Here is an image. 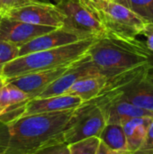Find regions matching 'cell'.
Segmentation results:
<instances>
[{
  "mask_svg": "<svg viewBox=\"0 0 153 154\" xmlns=\"http://www.w3.org/2000/svg\"><path fill=\"white\" fill-rule=\"evenodd\" d=\"M76 1H78V2H79V3H81V4H83L84 5H86V6H87V7H89V8H91V9H94L93 6H92V2H93V0H76Z\"/></svg>",
  "mask_w": 153,
  "mask_h": 154,
  "instance_id": "cell-25",
  "label": "cell"
},
{
  "mask_svg": "<svg viewBox=\"0 0 153 154\" xmlns=\"http://www.w3.org/2000/svg\"><path fill=\"white\" fill-rule=\"evenodd\" d=\"M128 7L147 23H153V0H115Z\"/></svg>",
  "mask_w": 153,
  "mask_h": 154,
  "instance_id": "cell-17",
  "label": "cell"
},
{
  "mask_svg": "<svg viewBox=\"0 0 153 154\" xmlns=\"http://www.w3.org/2000/svg\"><path fill=\"white\" fill-rule=\"evenodd\" d=\"M99 74L94 67L90 58L86 53L77 61L73 62L69 69L55 81L49 85L36 97H49L65 95L69 88L79 79L89 75Z\"/></svg>",
  "mask_w": 153,
  "mask_h": 154,
  "instance_id": "cell-10",
  "label": "cell"
},
{
  "mask_svg": "<svg viewBox=\"0 0 153 154\" xmlns=\"http://www.w3.org/2000/svg\"><path fill=\"white\" fill-rule=\"evenodd\" d=\"M6 82V80L0 75V84H3V83H5Z\"/></svg>",
  "mask_w": 153,
  "mask_h": 154,
  "instance_id": "cell-27",
  "label": "cell"
},
{
  "mask_svg": "<svg viewBox=\"0 0 153 154\" xmlns=\"http://www.w3.org/2000/svg\"><path fill=\"white\" fill-rule=\"evenodd\" d=\"M152 73H153V70H152Z\"/></svg>",
  "mask_w": 153,
  "mask_h": 154,
  "instance_id": "cell-29",
  "label": "cell"
},
{
  "mask_svg": "<svg viewBox=\"0 0 153 154\" xmlns=\"http://www.w3.org/2000/svg\"><path fill=\"white\" fill-rule=\"evenodd\" d=\"M142 35H143L146 39L145 41L146 47L153 54V23H147L144 30L142 31Z\"/></svg>",
  "mask_w": 153,
  "mask_h": 154,
  "instance_id": "cell-23",
  "label": "cell"
},
{
  "mask_svg": "<svg viewBox=\"0 0 153 154\" xmlns=\"http://www.w3.org/2000/svg\"><path fill=\"white\" fill-rule=\"evenodd\" d=\"M91 101L100 107L106 124L122 125L132 118L153 116L152 112L138 107L126 100L107 93H101Z\"/></svg>",
  "mask_w": 153,
  "mask_h": 154,
  "instance_id": "cell-9",
  "label": "cell"
},
{
  "mask_svg": "<svg viewBox=\"0 0 153 154\" xmlns=\"http://www.w3.org/2000/svg\"><path fill=\"white\" fill-rule=\"evenodd\" d=\"M0 14H2V13H1V11H0Z\"/></svg>",
  "mask_w": 153,
  "mask_h": 154,
  "instance_id": "cell-28",
  "label": "cell"
},
{
  "mask_svg": "<svg viewBox=\"0 0 153 154\" xmlns=\"http://www.w3.org/2000/svg\"><path fill=\"white\" fill-rule=\"evenodd\" d=\"M31 3L30 0H0V11L2 14L8 10L17 8Z\"/></svg>",
  "mask_w": 153,
  "mask_h": 154,
  "instance_id": "cell-22",
  "label": "cell"
},
{
  "mask_svg": "<svg viewBox=\"0 0 153 154\" xmlns=\"http://www.w3.org/2000/svg\"><path fill=\"white\" fill-rule=\"evenodd\" d=\"M3 15L21 22L60 28L63 26L65 16L52 3L31 2L23 6L6 11Z\"/></svg>",
  "mask_w": 153,
  "mask_h": 154,
  "instance_id": "cell-8",
  "label": "cell"
},
{
  "mask_svg": "<svg viewBox=\"0 0 153 154\" xmlns=\"http://www.w3.org/2000/svg\"><path fill=\"white\" fill-rule=\"evenodd\" d=\"M153 117V116H152ZM152 117H135L122 125L127 143V151L134 152L143 142Z\"/></svg>",
  "mask_w": 153,
  "mask_h": 154,
  "instance_id": "cell-15",
  "label": "cell"
},
{
  "mask_svg": "<svg viewBox=\"0 0 153 154\" xmlns=\"http://www.w3.org/2000/svg\"><path fill=\"white\" fill-rule=\"evenodd\" d=\"M131 154H153V117L151 120L143 142L134 152Z\"/></svg>",
  "mask_w": 153,
  "mask_h": 154,
  "instance_id": "cell-21",
  "label": "cell"
},
{
  "mask_svg": "<svg viewBox=\"0 0 153 154\" xmlns=\"http://www.w3.org/2000/svg\"><path fill=\"white\" fill-rule=\"evenodd\" d=\"M92 6L108 33L134 38L142 35L147 24L131 9L115 0H93Z\"/></svg>",
  "mask_w": 153,
  "mask_h": 154,
  "instance_id": "cell-4",
  "label": "cell"
},
{
  "mask_svg": "<svg viewBox=\"0 0 153 154\" xmlns=\"http://www.w3.org/2000/svg\"><path fill=\"white\" fill-rule=\"evenodd\" d=\"M106 125L100 107L93 101L84 102L73 110L63 131V140L69 144L89 137H99Z\"/></svg>",
  "mask_w": 153,
  "mask_h": 154,
  "instance_id": "cell-5",
  "label": "cell"
},
{
  "mask_svg": "<svg viewBox=\"0 0 153 154\" xmlns=\"http://www.w3.org/2000/svg\"><path fill=\"white\" fill-rule=\"evenodd\" d=\"M96 38H88L54 49L32 52L6 63L0 75L7 81L26 74L69 66L84 56Z\"/></svg>",
  "mask_w": 153,
  "mask_h": 154,
  "instance_id": "cell-3",
  "label": "cell"
},
{
  "mask_svg": "<svg viewBox=\"0 0 153 154\" xmlns=\"http://www.w3.org/2000/svg\"><path fill=\"white\" fill-rule=\"evenodd\" d=\"M56 5L65 16L63 27L83 39L98 38L107 33L94 9L76 0H61Z\"/></svg>",
  "mask_w": 153,
  "mask_h": 154,
  "instance_id": "cell-6",
  "label": "cell"
},
{
  "mask_svg": "<svg viewBox=\"0 0 153 154\" xmlns=\"http://www.w3.org/2000/svg\"><path fill=\"white\" fill-rule=\"evenodd\" d=\"M100 140L98 137H89L69 144V154H96Z\"/></svg>",
  "mask_w": 153,
  "mask_h": 154,
  "instance_id": "cell-18",
  "label": "cell"
},
{
  "mask_svg": "<svg viewBox=\"0 0 153 154\" xmlns=\"http://www.w3.org/2000/svg\"><path fill=\"white\" fill-rule=\"evenodd\" d=\"M73 110L0 122V154H32L49 143L63 140V131Z\"/></svg>",
  "mask_w": 153,
  "mask_h": 154,
  "instance_id": "cell-1",
  "label": "cell"
},
{
  "mask_svg": "<svg viewBox=\"0 0 153 154\" xmlns=\"http://www.w3.org/2000/svg\"></svg>",
  "mask_w": 153,
  "mask_h": 154,
  "instance_id": "cell-30",
  "label": "cell"
},
{
  "mask_svg": "<svg viewBox=\"0 0 153 154\" xmlns=\"http://www.w3.org/2000/svg\"><path fill=\"white\" fill-rule=\"evenodd\" d=\"M19 56V47L4 41H0V71L3 67Z\"/></svg>",
  "mask_w": 153,
  "mask_h": 154,
  "instance_id": "cell-19",
  "label": "cell"
},
{
  "mask_svg": "<svg viewBox=\"0 0 153 154\" xmlns=\"http://www.w3.org/2000/svg\"><path fill=\"white\" fill-rule=\"evenodd\" d=\"M69 66L26 74L7 80L6 82H9L19 88L21 90L28 94L31 98H34L40 95L49 85L60 78L69 69Z\"/></svg>",
  "mask_w": 153,
  "mask_h": 154,
  "instance_id": "cell-13",
  "label": "cell"
},
{
  "mask_svg": "<svg viewBox=\"0 0 153 154\" xmlns=\"http://www.w3.org/2000/svg\"><path fill=\"white\" fill-rule=\"evenodd\" d=\"M96 154H131V152H114V151L110 150L107 146H106L100 141V144L98 146L97 152Z\"/></svg>",
  "mask_w": 153,
  "mask_h": 154,
  "instance_id": "cell-24",
  "label": "cell"
},
{
  "mask_svg": "<svg viewBox=\"0 0 153 154\" xmlns=\"http://www.w3.org/2000/svg\"><path fill=\"white\" fill-rule=\"evenodd\" d=\"M32 154H69V144L63 140L45 145Z\"/></svg>",
  "mask_w": 153,
  "mask_h": 154,
  "instance_id": "cell-20",
  "label": "cell"
},
{
  "mask_svg": "<svg viewBox=\"0 0 153 154\" xmlns=\"http://www.w3.org/2000/svg\"><path fill=\"white\" fill-rule=\"evenodd\" d=\"M31 2H42V3H52L54 5H57L61 0H30Z\"/></svg>",
  "mask_w": 153,
  "mask_h": 154,
  "instance_id": "cell-26",
  "label": "cell"
},
{
  "mask_svg": "<svg viewBox=\"0 0 153 154\" xmlns=\"http://www.w3.org/2000/svg\"><path fill=\"white\" fill-rule=\"evenodd\" d=\"M83 39L78 33L61 26L43 33L29 42L19 47V56H23L32 52L58 48L69 43H73Z\"/></svg>",
  "mask_w": 153,
  "mask_h": 154,
  "instance_id": "cell-12",
  "label": "cell"
},
{
  "mask_svg": "<svg viewBox=\"0 0 153 154\" xmlns=\"http://www.w3.org/2000/svg\"><path fill=\"white\" fill-rule=\"evenodd\" d=\"M87 54L96 71L108 79L138 69L153 70V54L137 37L107 32L95 40Z\"/></svg>",
  "mask_w": 153,
  "mask_h": 154,
  "instance_id": "cell-2",
  "label": "cell"
},
{
  "mask_svg": "<svg viewBox=\"0 0 153 154\" xmlns=\"http://www.w3.org/2000/svg\"><path fill=\"white\" fill-rule=\"evenodd\" d=\"M98 138L114 152H128L125 134L120 125L106 124Z\"/></svg>",
  "mask_w": 153,
  "mask_h": 154,
  "instance_id": "cell-16",
  "label": "cell"
},
{
  "mask_svg": "<svg viewBox=\"0 0 153 154\" xmlns=\"http://www.w3.org/2000/svg\"><path fill=\"white\" fill-rule=\"evenodd\" d=\"M53 29L56 28L28 23L2 15L0 18V41L20 47Z\"/></svg>",
  "mask_w": 153,
  "mask_h": 154,
  "instance_id": "cell-11",
  "label": "cell"
},
{
  "mask_svg": "<svg viewBox=\"0 0 153 154\" xmlns=\"http://www.w3.org/2000/svg\"><path fill=\"white\" fill-rule=\"evenodd\" d=\"M108 79L101 74L84 77L77 80L65 95H72L79 97L83 103L88 102L98 97L106 86Z\"/></svg>",
  "mask_w": 153,
  "mask_h": 154,
  "instance_id": "cell-14",
  "label": "cell"
},
{
  "mask_svg": "<svg viewBox=\"0 0 153 154\" xmlns=\"http://www.w3.org/2000/svg\"><path fill=\"white\" fill-rule=\"evenodd\" d=\"M83 101L72 95H60L49 97H34L24 104L12 108L0 116V122H6L12 119L45 113L60 112L72 110L80 106Z\"/></svg>",
  "mask_w": 153,
  "mask_h": 154,
  "instance_id": "cell-7",
  "label": "cell"
}]
</instances>
